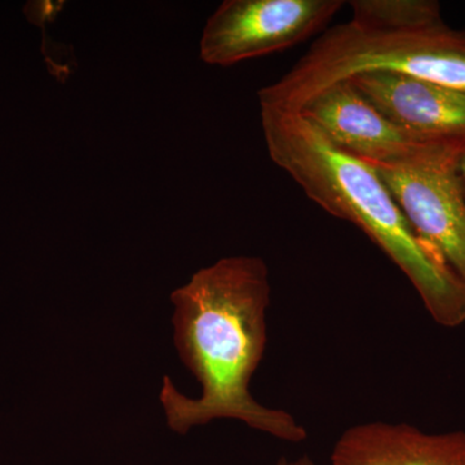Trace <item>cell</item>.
Here are the masks:
<instances>
[{
	"mask_svg": "<svg viewBox=\"0 0 465 465\" xmlns=\"http://www.w3.org/2000/svg\"><path fill=\"white\" fill-rule=\"evenodd\" d=\"M342 7L341 0H226L204 25L201 58L232 66L289 50L320 33Z\"/></svg>",
	"mask_w": 465,
	"mask_h": 465,
	"instance_id": "cell-4",
	"label": "cell"
},
{
	"mask_svg": "<svg viewBox=\"0 0 465 465\" xmlns=\"http://www.w3.org/2000/svg\"><path fill=\"white\" fill-rule=\"evenodd\" d=\"M271 293L268 265L249 255L220 259L171 293L174 347L202 390L192 399L164 376L159 401L173 432L232 419L284 442L308 439L292 415L251 394L268 341Z\"/></svg>",
	"mask_w": 465,
	"mask_h": 465,
	"instance_id": "cell-1",
	"label": "cell"
},
{
	"mask_svg": "<svg viewBox=\"0 0 465 465\" xmlns=\"http://www.w3.org/2000/svg\"><path fill=\"white\" fill-rule=\"evenodd\" d=\"M366 73H391L465 91V30L445 23L381 32L348 21L330 27L292 69L258 92L260 109L298 113L317 94Z\"/></svg>",
	"mask_w": 465,
	"mask_h": 465,
	"instance_id": "cell-3",
	"label": "cell"
},
{
	"mask_svg": "<svg viewBox=\"0 0 465 465\" xmlns=\"http://www.w3.org/2000/svg\"><path fill=\"white\" fill-rule=\"evenodd\" d=\"M460 173H461V176H463V180H464V183H465V155H464V158L461 159V162H460Z\"/></svg>",
	"mask_w": 465,
	"mask_h": 465,
	"instance_id": "cell-11",
	"label": "cell"
},
{
	"mask_svg": "<svg viewBox=\"0 0 465 465\" xmlns=\"http://www.w3.org/2000/svg\"><path fill=\"white\" fill-rule=\"evenodd\" d=\"M274 465H316L313 459L309 458L308 455H302V457L289 459L280 458L275 461Z\"/></svg>",
	"mask_w": 465,
	"mask_h": 465,
	"instance_id": "cell-10",
	"label": "cell"
},
{
	"mask_svg": "<svg viewBox=\"0 0 465 465\" xmlns=\"http://www.w3.org/2000/svg\"><path fill=\"white\" fill-rule=\"evenodd\" d=\"M351 23L365 29L402 32L442 23L436 0H353Z\"/></svg>",
	"mask_w": 465,
	"mask_h": 465,
	"instance_id": "cell-9",
	"label": "cell"
},
{
	"mask_svg": "<svg viewBox=\"0 0 465 465\" xmlns=\"http://www.w3.org/2000/svg\"><path fill=\"white\" fill-rule=\"evenodd\" d=\"M391 124L465 154V91L414 76L366 73L348 79Z\"/></svg>",
	"mask_w": 465,
	"mask_h": 465,
	"instance_id": "cell-7",
	"label": "cell"
},
{
	"mask_svg": "<svg viewBox=\"0 0 465 465\" xmlns=\"http://www.w3.org/2000/svg\"><path fill=\"white\" fill-rule=\"evenodd\" d=\"M329 465H465V432L427 433L414 425H353L333 445Z\"/></svg>",
	"mask_w": 465,
	"mask_h": 465,
	"instance_id": "cell-8",
	"label": "cell"
},
{
	"mask_svg": "<svg viewBox=\"0 0 465 465\" xmlns=\"http://www.w3.org/2000/svg\"><path fill=\"white\" fill-rule=\"evenodd\" d=\"M298 113L333 146L370 166H402L465 155L448 146L425 143L391 124L349 81L324 88Z\"/></svg>",
	"mask_w": 465,
	"mask_h": 465,
	"instance_id": "cell-5",
	"label": "cell"
},
{
	"mask_svg": "<svg viewBox=\"0 0 465 465\" xmlns=\"http://www.w3.org/2000/svg\"><path fill=\"white\" fill-rule=\"evenodd\" d=\"M269 157L309 200L358 226L406 275L434 322L465 323V284L415 232L381 174L333 146L299 113L260 109Z\"/></svg>",
	"mask_w": 465,
	"mask_h": 465,
	"instance_id": "cell-2",
	"label": "cell"
},
{
	"mask_svg": "<svg viewBox=\"0 0 465 465\" xmlns=\"http://www.w3.org/2000/svg\"><path fill=\"white\" fill-rule=\"evenodd\" d=\"M460 158L372 166L415 232L465 284V183Z\"/></svg>",
	"mask_w": 465,
	"mask_h": 465,
	"instance_id": "cell-6",
	"label": "cell"
}]
</instances>
